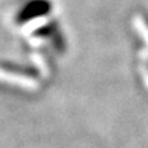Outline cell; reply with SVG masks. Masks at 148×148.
<instances>
[{
  "instance_id": "obj_1",
  "label": "cell",
  "mask_w": 148,
  "mask_h": 148,
  "mask_svg": "<svg viewBox=\"0 0 148 148\" xmlns=\"http://www.w3.org/2000/svg\"><path fill=\"white\" fill-rule=\"evenodd\" d=\"M19 21H25L27 16H37V15H42L48 11V3L45 0H33L29 1L26 4L25 10H19Z\"/></svg>"
}]
</instances>
